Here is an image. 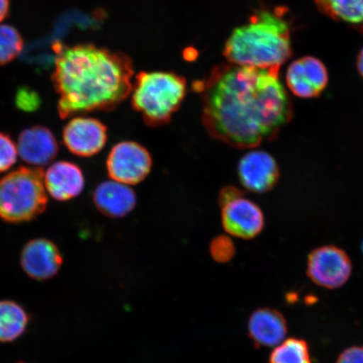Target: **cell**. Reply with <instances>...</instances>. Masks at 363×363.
<instances>
[{
  "label": "cell",
  "instance_id": "18",
  "mask_svg": "<svg viewBox=\"0 0 363 363\" xmlns=\"http://www.w3.org/2000/svg\"><path fill=\"white\" fill-rule=\"evenodd\" d=\"M29 323L30 315L19 303L0 301V342H11L21 337Z\"/></svg>",
  "mask_w": 363,
  "mask_h": 363
},
{
  "label": "cell",
  "instance_id": "7",
  "mask_svg": "<svg viewBox=\"0 0 363 363\" xmlns=\"http://www.w3.org/2000/svg\"><path fill=\"white\" fill-rule=\"evenodd\" d=\"M108 176L127 185L140 184L152 170L151 154L135 142H122L113 146L106 161Z\"/></svg>",
  "mask_w": 363,
  "mask_h": 363
},
{
  "label": "cell",
  "instance_id": "9",
  "mask_svg": "<svg viewBox=\"0 0 363 363\" xmlns=\"http://www.w3.org/2000/svg\"><path fill=\"white\" fill-rule=\"evenodd\" d=\"M63 143L76 156L96 155L106 146L107 127L101 121L90 117H76L62 131Z\"/></svg>",
  "mask_w": 363,
  "mask_h": 363
},
{
  "label": "cell",
  "instance_id": "11",
  "mask_svg": "<svg viewBox=\"0 0 363 363\" xmlns=\"http://www.w3.org/2000/svg\"><path fill=\"white\" fill-rule=\"evenodd\" d=\"M63 257L55 243L48 239L29 240L21 254L22 269L30 278L45 281L55 277L60 271Z\"/></svg>",
  "mask_w": 363,
  "mask_h": 363
},
{
  "label": "cell",
  "instance_id": "1",
  "mask_svg": "<svg viewBox=\"0 0 363 363\" xmlns=\"http://www.w3.org/2000/svg\"><path fill=\"white\" fill-rule=\"evenodd\" d=\"M279 68L216 67L199 83L202 120L212 138L237 148H253L276 138L293 116Z\"/></svg>",
  "mask_w": 363,
  "mask_h": 363
},
{
  "label": "cell",
  "instance_id": "12",
  "mask_svg": "<svg viewBox=\"0 0 363 363\" xmlns=\"http://www.w3.org/2000/svg\"><path fill=\"white\" fill-rule=\"evenodd\" d=\"M240 184L249 191L263 194L275 187L279 179V167L269 153L252 151L240 159L238 164Z\"/></svg>",
  "mask_w": 363,
  "mask_h": 363
},
{
  "label": "cell",
  "instance_id": "8",
  "mask_svg": "<svg viewBox=\"0 0 363 363\" xmlns=\"http://www.w3.org/2000/svg\"><path fill=\"white\" fill-rule=\"evenodd\" d=\"M222 225L228 233L240 239L255 238L264 227V215L261 208L244 195L221 204Z\"/></svg>",
  "mask_w": 363,
  "mask_h": 363
},
{
  "label": "cell",
  "instance_id": "10",
  "mask_svg": "<svg viewBox=\"0 0 363 363\" xmlns=\"http://www.w3.org/2000/svg\"><path fill=\"white\" fill-rule=\"evenodd\" d=\"M328 83V68L323 62L315 57L297 59L286 72V84L289 89L299 98L319 97Z\"/></svg>",
  "mask_w": 363,
  "mask_h": 363
},
{
  "label": "cell",
  "instance_id": "26",
  "mask_svg": "<svg viewBox=\"0 0 363 363\" xmlns=\"http://www.w3.org/2000/svg\"><path fill=\"white\" fill-rule=\"evenodd\" d=\"M11 0H0V22H2L10 13Z\"/></svg>",
  "mask_w": 363,
  "mask_h": 363
},
{
  "label": "cell",
  "instance_id": "24",
  "mask_svg": "<svg viewBox=\"0 0 363 363\" xmlns=\"http://www.w3.org/2000/svg\"><path fill=\"white\" fill-rule=\"evenodd\" d=\"M335 363H363V347H348L340 354Z\"/></svg>",
  "mask_w": 363,
  "mask_h": 363
},
{
  "label": "cell",
  "instance_id": "23",
  "mask_svg": "<svg viewBox=\"0 0 363 363\" xmlns=\"http://www.w3.org/2000/svg\"><path fill=\"white\" fill-rule=\"evenodd\" d=\"M16 101L18 107L26 111H34L40 104L38 95L27 89L20 90Z\"/></svg>",
  "mask_w": 363,
  "mask_h": 363
},
{
  "label": "cell",
  "instance_id": "2",
  "mask_svg": "<svg viewBox=\"0 0 363 363\" xmlns=\"http://www.w3.org/2000/svg\"><path fill=\"white\" fill-rule=\"evenodd\" d=\"M133 74L125 54L93 44L59 48L52 77L59 116L112 110L133 92Z\"/></svg>",
  "mask_w": 363,
  "mask_h": 363
},
{
  "label": "cell",
  "instance_id": "20",
  "mask_svg": "<svg viewBox=\"0 0 363 363\" xmlns=\"http://www.w3.org/2000/svg\"><path fill=\"white\" fill-rule=\"evenodd\" d=\"M24 40L15 27L0 25V66L6 65L20 55Z\"/></svg>",
  "mask_w": 363,
  "mask_h": 363
},
{
  "label": "cell",
  "instance_id": "22",
  "mask_svg": "<svg viewBox=\"0 0 363 363\" xmlns=\"http://www.w3.org/2000/svg\"><path fill=\"white\" fill-rule=\"evenodd\" d=\"M17 147L11 136L0 133V174L11 169L17 161Z\"/></svg>",
  "mask_w": 363,
  "mask_h": 363
},
{
  "label": "cell",
  "instance_id": "6",
  "mask_svg": "<svg viewBox=\"0 0 363 363\" xmlns=\"http://www.w3.org/2000/svg\"><path fill=\"white\" fill-rule=\"evenodd\" d=\"M306 272L308 279L320 287L337 289L350 279L352 263L344 250L329 245L313 250L308 256Z\"/></svg>",
  "mask_w": 363,
  "mask_h": 363
},
{
  "label": "cell",
  "instance_id": "25",
  "mask_svg": "<svg viewBox=\"0 0 363 363\" xmlns=\"http://www.w3.org/2000/svg\"><path fill=\"white\" fill-rule=\"evenodd\" d=\"M242 194H243L242 190H240L238 188L226 187L222 189L219 195L220 206Z\"/></svg>",
  "mask_w": 363,
  "mask_h": 363
},
{
  "label": "cell",
  "instance_id": "21",
  "mask_svg": "<svg viewBox=\"0 0 363 363\" xmlns=\"http://www.w3.org/2000/svg\"><path fill=\"white\" fill-rule=\"evenodd\" d=\"M235 248L233 240L226 235H219L212 240L211 254L216 262H230L235 256Z\"/></svg>",
  "mask_w": 363,
  "mask_h": 363
},
{
  "label": "cell",
  "instance_id": "27",
  "mask_svg": "<svg viewBox=\"0 0 363 363\" xmlns=\"http://www.w3.org/2000/svg\"><path fill=\"white\" fill-rule=\"evenodd\" d=\"M357 68L358 74H359L363 79V48H362L359 53H358L357 57Z\"/></svg>",
  "mask_w": 363,
  "mask_h": 363
},
{
  "label": "cell",
  "instance_id": "13",
  "mask_svg": "<svg viewBox=\"0 0 363 363\" xmlns=\"http://www.w3.org/2000/svg\"><path fill=\"white\" fill-rule=\"evenodd\" d=\"M58 150L55 135L48 127L31 126L23 130L18 138V153L27 164L47 166L56 158Z\"/></svg>",
  "mask_w": 363,
  "mask_h": 363
},
{
  "label": "cell",
  "instance_id": "15",
  "mask_svg": "<svg viewBox=\"0 0 363 363\" xmlns=\"http://www.w3.org/2000/svg\"><path fill=\"white\" fill-rule=\"evenodd\" d=\"M248 333L257 347L278 346L287 335V320L274 308H258L249 318Z\"/></svg>",
  "mask_w": 363,
  "mask_h": 363
},
{
  "label": "cell",
  "instance_id": "16",
  "mask_svg": "<svg viewBox=\"0 0 363 363\" xmlns=\"http://www.w3.org/2000/svg\"><path fill=\"white\" fill-rule=\"evenodd\" d=\"M94 206L103 215L124 217L136 206V195L129 185L116 181H106L97 186L93 194Z\"/></svg>",
  "mask_w": 363,
  "mask_h": 363
},
{
  "label": "cell",
  "instance_id": "14",
  "mask_svg": "<svg viewBox=\"0 0 363 363\" xmlns=\"http://www.w3.org/2000/svg\"><path fill=\"white\" fill-rule=\"evenodd\" d=\"M45 189L57 201H67L83 192L84 176L80 167L67 161L54 163L44 174Z\"/></svg>",
  "mask_w": 363,
  "mask_h": 363
},
{
  "label": "cell",
  "instance_id": "19",
  "mask_svg": "<svg viewBox=\"0 0 363 363\" xmlns=\"http://www.w3.org/2000/svg\"><path fill=\"white\" fill-rule=\"evenodd\" d=\"M269 363H313L310 347L305 340L286 339L271 352Z\"/></svg>",
  "mask_w": 363,
  "mask_h": 363
},
{
  "label": "cell",
  "instance_id": "5",
  "mask_svg": "<svg viewBox=\"0 0 363 363\" xmlns=\"http://www.w3.org/2000/svg\"><path fill=\"white\" fill-rule=\"evenodd\" d=\"M44 172L21 167L0 179V220L8 223L30 222L47 210Z\"/></svg>",
  "mask_w": 363,
  "mask_h": 363
},
{
  "label": "cell",
  "instance_id": "4",
  "mask_svg": "<svg viewBox=\"0 0 363 363\" xmlns=\"http://www.w3.org/2000/svg\"><path fill=\"white\" fill-rule=\"evenodd\" d=\"M131 104L150 126L167 124L183 103L187 84L183 77L167 72H140Z\"/></svg>",
  "mask_w": 363,
  "mask_h": 363
},
{
  "label": "cell",
  "instance_id": "17",
  "mask_svg": "<svg viewBox=\"0 0 363 363\" xmlns=\"http://www.w3.org/2000/svg\"><path fill=\"white\" fill-rule=\"evenodd\" d=\"M318 10L331 20L363 33V0H315Z\"/></svg>",
  "mask_w": 363,
  "mask_h": 363
},
{
  "label": "cell",
  "instance_id": "3",
  "mask_svg": "<svg viewBox=\"0 0 363 363\" xmlns=\"http://www.w3.org/2000/svg\"><path fill=\"white\" fill-rule=\"evenodd\" d=\"M224 56L231 65L280 67L292 57L291 25L284 8L261 9L231 33Z\"/></svg>",
  "mask_w": 363,
  "mask_h": 363
},
{
  "label": "cell",
  "instance_id": "28",
  "mask_svg": "<svg viewBox=\"0 0 363 363\" xmlns=\"http://www.w3.org/2000/svg\"><path fill=\"white\" fill-rule=\"evenodd\" d=\"M362 251L363 252V242H362Z\"/></svg>",
  "mask_w": 363,
  "mask_h": 363
}]
</instances>
